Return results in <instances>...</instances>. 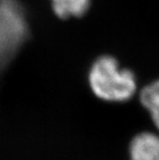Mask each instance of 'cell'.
<instances>
[{
  "mask_svg": "<svg viewBox=\"0 0 159 160\" xmlns=\"http://www.w3.org/2000/svg\"><path fill=\"white\" fill-rule=\"evenodd\" d=\"M89 85L95 96L111 102L130 99L137 90V80L129 69L121 68L112 56H102L89 71Z\"/></svg>",
  "mask_w": 159,
  "mask_h": 160,
  "instance_id": "6da1fadb",
  "label": "cell"
},
{
  "mask_svg": "<svg viewBox=\"0 0 159 160\" xmlns=\"http://www.w3.org/2000/svg\"><path fill=\"white\" fill-rule=\"evenodd\" d=\"M130 160H159V135L142 132L135 135L129 146Z\"/></svg>",
  "mask_w": 159,
  "mask_h": 160,
  "instance_id": "7a4b0ae2",
  "label": "cell"
},
{
  "mask_svg": "<svg viewBox=\"0 0 159 160\" xmlns=\"http://www.w3.org/2000/svg\"><path fill=\"white\" fill-rule=\"evenodd\" d=\"M54 13L59 19L67 20L85 15L91 0H50Z\"/></svg>",
  "mask_w": 159,
  "mask_h": 160,
  "instance_id": "3957f363",
  "label": "cell"
},
{
  "mask_svg": "<svg viewBox=\"0 0 159 160\" xmlns=\"http://www.w3.org/2000/svg\"><path fill=\"white\" fill-rule=\"evenodd\" d=\"M141 102L149 111L159 105V80L145 87L141 93Z\"/></svg>",
  "mask_w": 159,
  "mask_h": 160,
  "instance_id": "277c9868",
  "label": "cell"
}]
</instances>
